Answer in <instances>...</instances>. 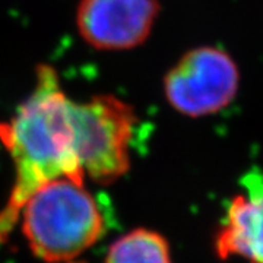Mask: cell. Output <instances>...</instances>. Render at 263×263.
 Instances as JSON below:
<instances>
[{
    "label": "cell",
    "mask_w": 263,
    "mask_h": 263,
    "mask_svg": "<svg viewBox=\"0 0 263 263\" xmlns=\"http://www.w3.org/2000/svg\"><path fill=\"white\" fill-rule=\"evenodd\" d=\"M73 119L85 176L98 184H111L124 176L136 123L133 107L114 95H95L73 104Z\"/></svg>",
    "instance_id": "obj_3"
},
{
    "label": "cell",
    "mask_w": 263,
    "mask_h": 263,
    "mask_svg": "<svg viewBox=\"0 0 263 263\" xmlns=\"http://www.w3.org/2000/svg\"><path fill=\"white\" fill-rule=\"evenodd\" d=\"M240 73L233 57L216 47L187 51L164 78L170 105L189 117L215 114L238 92Z\"/></svg>",
    "instance_id": "obj_4"
},
{
    "label": "cell",
    "mask_w": 263,
    "mask_h": 263,
    "mask_svg": "<svg viewBox=\"0 0 263 263\" xmlns=\"http://www.w3.org/2000/svg\"><path fill=\"white\" fill-rule=\"evenodd\" d=\"M158 13V0H81L76 27L97 50H130L146 41Z\"/></svg>",
    "instance_id": "obj_5"
},
{
    "label": "cell",
    "mask_w": 263,
    "mask_h": 263,
    "mask_svg": "<svg viewBox=\"0 0 263 263\" xmlns=\"http://www.w3.org/2000/svg\"><path fill=\"white\" fill-rule=\"evenodd\" d=\"M73 104L62 89L56 70L40 65L32 92L12 119L0 123V141L15 167L13 187L0 211V240L9 237L24 203L41 186L59 179L84 183Z\"/></svg>",
    "instance_id": "obj_1"
},
{
    "label": "cell",
    "mask_w": 263,
    "mask_h": 263,
    "mask_svg": "<svg viewBox=\"0 0 263 263\" xmlns=\"http://www.w3.org/2000/svg\"><path fill=\"white\" fill-rule=\"evenodd\" d=\"M22 233L32 253L50 263L82 254L104 233V219L84 183L53 180L34 192L21 209Z\"/></svg>",
    "instance_id": "obj_2"
},
{
    "label": "cell",
    "mask_w": 263,
    "mask_h": 263,
    "mask_svg": "<svg viewBox=\"0 0 263 263\" xmlns=\"http://www.w3.org/2000/svg\"><path fill=\"white\" fill-rule=\"evenodd\" d=\"M214 252L221 260L240 257L263 263V193L234 196L214 237Z\"/></svg>",
    "instance_id": "obj_6"
},
{
    "label": "cell",
    "mask_w": 263,
    "mask_h": 263,
    "mask_svg": "<svg viewBox=\"0 0 263 263\" xmlns=\"http://www.w3.org/2000/svg\"><path fill=\"white\" fill-rule=\"evenodd\" d=\"M105 263H173V259L164 235L148 228H136L114 241Z\"/></svg>",
    "instance_id": "obj_7"
}]
</instances>
